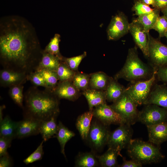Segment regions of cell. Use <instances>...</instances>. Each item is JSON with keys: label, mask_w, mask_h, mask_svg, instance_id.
Wrapping results in <instances>:
<instances>
[{"label": "cell", "mask_w": 167, "mask_h": 167, "mask_svg": "<svg viewBox=\"0 0 167 167\" xmlns=\"http://www.w3.org/2000/svg\"><path fill=\"white\" fill-rule=\"evenodd\" d=\"M43 50L34 29L26 20L19 16L2 19L0 58L3 68L27 75L37 70Z\"/></svg>", "instance_id": "6da1fadb"}, {"label": "cell", "mask_w": 167, "mask_h": 167, "mask_svg": "<svg viewBox=\"0 0 167 167\" xmlns=\"http://www.w3.org/2000/svg\"><path fill=\"white\" fill-rule=\"evenodd\" d=\"M24 99V118L42 121L59 114V99L50 89L31 88L25 93Z\"/></svg>", "instance_id": "7a4b0ae2"}, {"label": "cell", "mask_w": 167, "mask_h": 167, "mask_svg": "<svg viewBox=\"0 0 167 167\" xmlns=\"http://www.w3.org/2000/svg\"><path fill=\"white\" fill-rule=\"evenodd\" d=\"M154 72L151 66L140 59L137 47L135 46L129 49L123 67L114 75L113 78L117 80L122 79L132 84L150 79Z\"/></svg>", "instance_id": "3957f363"}, {"label": "cell", "mask_w": 167, "mask_h": 167, "mask_svg": "<svg viewBox=\"0 0 167 167\" xmlns=\"http://www.w3.org/2000/svg\"><path fill=\"white\" fill-rule=\"evenodd\" d=\"M127 152L131 159L142 164L158 163L165 157L159 147L139 139H131L127 146Z\"/></svg>", "instance_id": "277c9868"}, {"label": "cell", "mask_w": 167, "mask_h": 167, "mask_svg": "<svg viewBox=\"0 0 167 167\" xmlns=\"http://www.w3.org/2000/svg\"><path fill=\"white\" fill-rule=\"evenodd\" d=\"M138 105L126 92L116 101L110 105L122 118L125 123L132 125L138 121Z\"/></svg>", "instance_id": "5b68a950"}, {"label": "cell", "mask_w": 167, "mask_h": 167, "mask_svg": "<svg viewBox=\"0 0 167 167\" xmlns=\"http://www.w3.org/2000/svg\"><path fill=\"white\" fill-rule=\"evenodd\" d=\"M157 71H155L149 79L137 82L126 88V92L138 105H145L151 90L156 84Z\"/></svg>", "instance_id": "8992f818"}, {"label": "cell", "mask_w": 167, "mask_h": 167, "mask_svg": "<svg viewBox=\"0 0 167 167\" xmlns=\"http://www.w3.org/2000/svg\"><path fill=\"white\" fill-rule=\"evenodd\" d=\"M150 66L154 71L167 66V45L160 38H155L149 34V55Z\"/></svg>", "instance_id": "52a82bcc"}, {"label": "cell", "mask_w": 167, "mask_h": 167, "mask_svg": "<svg viewBox=\"0 0 167 167\" xmlns=\"http://www.w3.org/2000/svg\"><path fill=\"white\" fill-rule=\"evenodd\" d=\"M139 112L138 121L146 126L167 122V109L154 104H147Z\"/></svg>", "instance_id": "ba28073f"}, {"label": "cell", "mask_w": 167, "mask_h": 167, "mask_svg": "<svg viewBox=\"0 0 167 167\" xmlns=\"http://www.w3.org/2000/svg\"><path fill=\"white\" fill-rule=\"evenodd\" d=\"M107 126L97 119L92 121L87 140L94 150L100 151L107 144L110 133Z\"/></svg>", "instance_id": "9c48e42d"}, {"label": "cell", "mask_w": 167, "mask_h": 167, "mask_svg": "<svg viewBox=\"0 0 167 167\" xmlns=\"http://www.w3.org/2000/svg\"><path fill=\"white\" fill-rule=\"evenodd\" d=\"M110 133L107 144L108 148L115 149L120 152L127 147L133 134L131 125L123 123Z\"/></svg>", "instance_id": "30bf717a"}, {"label": "cell", "mask_w": 167, "mask_h": 167, "mask_svg": "<svg viewBox=\"0 0 167 167\" xmlns=\"http://www.w3.org/2000/svg\"><path fill=\"white\" fill-rule=\"evenodd\" d=\"M130 23L125 14L120 12L112 17L107 32L109 40H116L127 34L129 32Z\"/></svg>", "instance_id": "8fae6325"}, {"label": "cell", "mask_w": 167, "mask_h": 167, "mask_svg": "<svg viewBox=\"0 0 167 167\" xmlns=\"http://www.w3.org/2000/svg\"><path fill=\"white\" fill-rule=\"evenodd\" d=\"M93 113L94 117L107 126L125 123L120 114L106 104L95 107L93 110Z\"/></svg>", "instance_id": "7c38bea8"}, {"label": "cell", "mask_w": 167, "mask_h": 167, "mask_svg": "<svg viewBox=\"0 0 167 167\" xmlns=\"http://www.w3.org/2000/svg\"><path fill=\"white\" fill-rule=\"evenodd\" d=\"M129 32L136 46L141 50L144 55L148 58L149 33L146 32L142 25L135 19L130 23Z\"/></svg>", "instance_id": "4fadbf2b"}, {"label": "cell", "mask_w": 167, "mask_h": 167, "mask_svg": "<svg viewBox=\"0 0 167 167\" xmlns=\"http://www.w3.org/2000/svg\"><path fill=\"white\" fill-rule=\"evenodd\" d=\"M42 121L31 118H24L18 122L16 138L21 139L40 134Z\"/></svg>", "instance_id": "5bb4252c"}, {"label": "cell", "mask_w": 167, "mask_h": 167, "mask_svg": "<svg viewBox=\"0 0 167 167\" xmlns=\"http://www.w3.org/2000/svg\"><path fill=\"white\" fill-rule=\"evenodd\" d=\"M53 91L59 99H65L72 101L76 100L80 95V92L70 81H59Z\"/></svg>", "instance_id": "9a60e30c"}, {"label": "cell", "mask_w": 167, "mask_h": 167, "mask_svg": "<svg viewBox=\"0 0 167 167\" xmlns=\"http://www.w3.org/2000/svg\"><path fill=\"white\" fill-rule=\"evenodd\" d=\"M27 79L25 73L4 69L0 72V82L2 86L11 87L12 86L23 84Z\"/></svg>", "instance_id": "2e32d148"}, {"label": "cell", "mask_w": 167, "mask_h": 167, "mask_svg": "<svg viewBox=\"0 0 167 167\" xmlns=\"http://www.w3.org/2000/svg\"><path fill=\"white\" fill-rule=\"evenodd\" d=\"M154 104L167 109V85L155 84L145 103Z\"/></svg>", "instance_id": "e0dca14e"}, {"label": "cell", "mask_w": 167, "mask_h": 167, "mask_svg": "<svg viewBox=\"0 0 167 167\" xmlns=\"http://www.w3.org/2000/svg\"><path fill=\"white\" fill-rule=\"evenodd\" d=\"M149 142L159 147L167 141V122L147 126Z\"/></svg>", "instance_id": "ac0fdd59"}, {"label": "cell", "mask_w": 167, "mask_h": 167, "mask_svg": "<svg viewBox=\"0 0 167 167\" xmlns=\"http://www.w3.org/2000/svg\"><path fill=\"white\" fill-rule=\"evenodd\" d=\"M82 94L86 98L88 105L89 110L99 105L106 104L105 91L88 88Z\"/></svg>", "instance_id": "d6986e66"}, {"label": "cell", "mask_w": 167, "mask_h": 167, "mask_svg": "<svg viewBox=\"0 0 167 167\" xmlns=\"http://www.w3.org/2000/svg\"><path fill=\"white\" fill-rule=\"evenodd\" d=\"M126 88L118 80L110 77L108 85L105 91L106 100L113 103L119 99L125 92Z\"/></svg>", "instance_id": "ffe728a7"}, {"label": "cell", "mask_w": 167, "mask_h": 167, "mask_svg": "<svg viewBox=\"0 0 167 167\" xmlns=\"http://www.w3.org/2000/svg\"><path fill=\"white\" fill-rule=\"evenodd\" d=\"M93 117V110H89L79 115L76 120V126L83 140H87Z\"/></svg>", "instance_id": "44dd1931"}, {"label": "cell", "mask_w": 167, "mask_h": 167, "mask_svg": "<svg viewBox=\"0 0 167 167\" xmlns=\"http://www.w3.org/2000/svg\"><path fill=\"white\" fill-rule=\"evenodd\" d=\"M57 116H53L45 120L42 121L40 130V134L44 141L56 136L58 130V125L56 122Z\"/></svg>", "instance_id": "7402d4cb"}, {"label": "cell", "mask_w": 167, "mask_h": 167, "mask_svg": "<svg viewBox=\"0 0 167 167\" xmlns=\"http://www.w3.org/2000/svg\"><path fill=\"white\" fill-rule=\"evenodd\" d=\"M90 75L89 88L105 91L110 77L102 72H95Z\"/></svg>", "instance_id": "603a6c76"}, {"label": "cell", "mask_w": 167, "mask_h": 167, "mask_svg": "<svg viewBox=\"0 0 167 167\" xmlns=\"http://www.w3.org/2000/svg\"><path fill=\"white\" fill-rule=\"evenodd\" d=\"M0 122V137L12 140L16 138L18 122L13 121L7 116Z\"/></svg>", "instance_id": "cb8c5ba5"}, {"label": "cell", "mask_w": 167, "mask_h": 167, "mask_svg": "<svg viewBox=\"0 0 167 167\" xmlns=\"http://www.w3.org/2000/svg\"><path fill=\"white\" fill-rule=\"evenodd\" d=\"M120 152L111 148L103 154L96 156L99 164L103 167H115L118 165L117 157L121 156Z\"/></svg>", "instance_id": "d4e9b609"}, {"label": "cell", "mask_w": 167, "mask_h": 167, "mask_svg": "<svg viewBox=\"0 0 167 167\" xmlns=\"http://www.w3.org/2000/svg\"><path fill=\"white\" fill-rule=\"evenodd\" d=\"M62 61V60L58 57L45 52L43 50L41 58L36 70L46 69L56 71Z\"/></svg>", "instance_id": "484cf974"}, {"label": "cell", "mask_w": 167, "mask_h": 167, "mask_svg": "<svg viewBox=\"0 0 167 167\" xmlns=\"http://www.w3.org/2000/svg\"><path fill=\"white\" fill-rule=\"evenodd\" d=\"M160 11L158 9L154 8L152 12L138 16L135 19L142 25L146 32L149 33L160 17Z\"/></svg>", "instance_id": "4316f807"}, {"label": "cell", "mask_w": 167, "mask_h": 167, "mask_svg": "<svg viewBox=\"0 0 167 167\" xmlns=\"http://www.w3.org/2000/svg\"><path fill=\"white\" fill-rule=\"evenodd\" d=\"M58 126V130L56 137L60 144L61 152L66 157L65 153V145L69 140L75 135V134L69 130L61 121H59Z\"/></svg>", "instance_id": "83f0119b"}, {"label": "cell", "mask_w": 167, "mask_h": 167, "mask_svg": "<svg viewBox=\"0 0 167 167\" xmlns=\"http://www.w3.org/2000/svg\"><path fill=\"white\" fill-rule=\"evenodd\" d=\"M96 156L92 152L81 153L77 156L75 161V166L77 167H94L99 165Z\"/></svg>", "instance_id": "f1b7e54d"}, {"label": "cell", "mask_w": 167, "mask_h": 167, "mask_svg": "<svg viewBox=\"0 0 167 167\" xmlns=\"http://www.w3.org/2000/svg\"><path fill=\"white\" fill-rule=\"evenodd\" d=\"M90 75L76 71L72 81L74 86L79 91L89 88Z\"/></svg>", "instance_id": "f546056e"}, {"label": "cell", "mask_w": 167, "mask_h": 167, "mask_svg": "<svg viewBox=\"0 0 167 167\" xmlns=\"http://www.w3.org/2000/svg\"><path fill=\"white\" fill-rule=\"evenodd\" d=\"M43 77L46 85V88L53 90L59 81L56 72L46 69L37 70Z\"/></svg>", "instance_id": "4dcf8cb0"}, {"label": "cell", "mask_w": 167, "mask_h": 167, "mask_svg": "<svg viewBox=\"0 0 167 167\" xmlns=\"http://www.w3.org/2000/svg\"><path fill=\"white\" fill-rule=\"evenodd\" d=\"M59 81H72L76 71L70 68L62 61L56 71Z\"/></svg>", "instance_id": "1f68e13d"}, {"label": "cell", "mask_w": 167, "mask_h": 167, "mask_svg": "<svg viewBox=\"0 0 167 167\" xmlns=\"http://www.w3.org/2000/svg\"><path fill=\"white\" fill-rule=\"evenodd\" d=\"M23 88V84L16 85L10 87L9 91V94L14 101L22 108L24 98Z\"/></svg>", "instance_id": "d6a6232c"}, {"label": "cell", "mask_w": 167, "mask_h": 167, "mask_svg": "<svg viewBox=\"0 0 167 167\" xmlns=\"http://www.w3.org/2000/svg\"><path fill=\"white\" fill-rule=\"evenodd\" d=\"M60 38L59 34H55L44 51L58 57L62 60L64 57L61 54L59 49Z\"/></svg>", "instance_id": "836d02e7"}, {"label": "cell", "mask_w": 167, "mask_h": 167, "mask_svg": "<svg viewBox=\"0 0 167 167\" xmlns=\"http://www.w3.org/2000/svg\"><path fill=\"white\" fill-rule=\"evenodd\" d=\"M86 55L87 53L85 51L82 54L75 57L70 58L64 57L62 61L72 70L77 71L80 63Z\"/></svg>", "instance_id": "e575fe53"}, {"label": "cell", "mask_w": 167, "mask_h": 167, "mask_svg": "<svg viewBox=\"0 0 167 167\" xmlns=\"http://www.w3.org/2000/svg\"><path fill=\"white\" fill-rule=\"evenodd\" d=\"M152 29L158 33L159 37L161 38L165 36V32L167 29V19L163 15L160 16Z\"/></svg>", "instance_id": "d590c367"}, {"label": "cell", "mask_w": 167, "mask_h": 167, "mask_svg": "<svg viewBox=\"0 0 167 167\" xmlns=\"http://www.w3.org/2000/svg\"><path fill=\"white\" fill-rule=\"evenodd\" d=\"M27 79L36 86H42L46 88L45 80L40 72L36 70L27 75Z\"/></svg>", "instance_id": "8d00e7d4"}, {"label": "cell", "mask_w": 167, "mask_h": 167, "mask_svg": "<svg viewBox=\"0 0 167 167\" xmlns=\"http://www.w3.org/2000/svg\"><path fill=\"white\" fill-rule=\"evenodd\" d=\"M44 142L43 140L34 152L24 160V163L27 165L42 158L44 154L43 145Z\"/></svg>", "instance_id": "74e56055"}, {"label": "cell", "mask_w": 167, "mask_h": 167, "mask_svg": "<svg viewBox=\"0 0 167 167\" xmlns=\"http://www.w3.org/2000/svg\"><path fill=\"white\" fill-rule=\"evenodd\" d=\"M153 9L151 8L149 5L144 4L139 0L135 2L132 9L135 13V15L138 16L150 13Z\"/></svg>", "instance_id": "f35d334b"}, {"label": "cell", "mask_w": 167, "mask_h": 167, "mask_svg": "<svg viewBox=\"0 0 167 167\" xmlns=\"http://www.w3.org/2000/svg\"><path fill=\"white\" fill-rule=\"evenodd\" d=\"M12 139L0 137V157L8 153L7 150L11 144Z\"/></svg>", "instance_id": "ab89813d"}, {"label": "cell", "mask_w": 167, "mask_h": 167, "mask_svg": "<svg viewBox=\"0 0 167 167\" xmlns=\"http://www.w3.org/2000/svg\"><path fill=\"white\" fill-rule=\"evenodd\" d=\"M156 74L157 80L167 85V66L159 69Z\"/></svg>", "instance_id": "60d3db41"}, {"label": "cell", "mask_w": 167, "mask_h": 167, "mask_svg": "<svg viewBox=\"0 0 167 167\" xmlns=\"http://www.w3.org/2000/svg\"><path fill=\"white\" fill-rule=\"evenodd\" d=\"M143 164L139 161L134 159H131L130 160H126L123 159V162L119 167H141Z\"/></svg>", "instance_id": "b9f144b4"}, {"label": "cell", "mask_w": 167, "mask_h": 167, "mask_svg": "<svg viewBox=\"0 0 167 167\" xmlns=\"http://www.w3.org/2000/svg\"><path fill=\"white\" fill-rule=\"evenodd\" d=\"M12 164V160L8 153L0 157V167H11Z\"/></svg>", "instance_id": "7bdbcfd3"}, {"label": "cell", "mask_w": 167, "mask_h": 167, "mask_svg": "<svg viewBox=\"0 0 167 167\" xmlns=\"http://www.w3.org/2000/svg\"><path fill=\"white\" fill-rule=\"evenodd\" d=\"M152 6L161 11L167 9V0H155Z\"/></svg>", "instance_id": "ee69618b"}, {"label": "cell", "mask_w": 167, "mask_h": 167, "mask_svg": "<svg viewBox=\"0 0 167 167\" xmlns=\"http://www.w3.org/2000/svg\"><path fill=\"white\" fill-rule=\"evenodd\" d=\"M140 2L146 5H152L153 6L155 3V0H138Z\"/></svg>", "instance_id": "f6af8a7d"}, {"label": "cell", "mask_w": 167, "mask_h": 167, "mask_svg": "<svg viewBox=\"0 0 167 167\" xmlns=\"http://www.w3.org/2000/svg\"><path fill=\"white\" fill-rule=\"evenodd\" d=\"M5 106L3 105L0 106V122L2 121L3 118H2V111L5 108Z\"/></svg>", "instance_id": "bcb514c9"}, {"label": "cell", "mask_w": 167, "mask_h": 167, "mask_svg": "<svg viewBox=\"0 0 167 167\" xmlns=\"http://www.w3.org/2000/svg\"><path fill=\"white\" fill-rule=\"evenodd\" d=\"M167 19V9L163 10L161 11Z\"/></svg>", "instance_id": "7dc6e473"}, {"label": "cell", "mask_w": 167, "mask_h": 167, "mask_svg": "<svg viewBox=\"0 0 167 167\" xmlns=\"http://www.w3.org/2000/svg\"><path fill=\"white\" fill-rule=\"evenodd\" d=\"M165 36L167 38V29L165 33Z\"/></svg>", "instance_id": "c3c4849f"}]
</instances>
